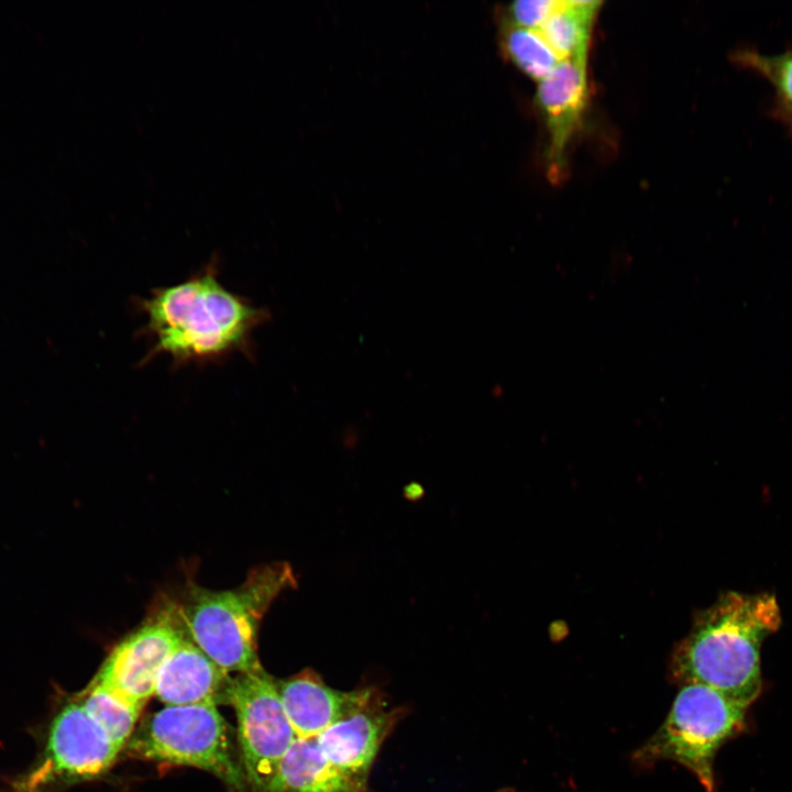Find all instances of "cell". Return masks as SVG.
I'll return each instance as SVG.
<instances>
[{
    "instance_id": "obj_4",
    "label": "cell",
    "mask_w": 792,
    "mask_h": 792,
    "mask_svg": "<svg viewBox=\"0 0 792 792\" xmlns=\"http://www.w3.org/2000/svg\"><path fill=\"white\" fill-rule=\"evenodd\" d=\"M748 707L708 686L682 684L666 719L634 759L642 766L674 761L690 770L705 792H716V754L746 728Z\"/></svg>"
},
{
    "instance_id": "obj_10",
    "label": "cell",
    "mask_w": 792,
    "mask_h": 792,
    "mask_svg": "<svg viewBox=\"0 0 792 792\" xmlns=\"http://www.w3.org/2000/svg\"><path fill=\"white\" fill-rule=\"evenodd\" d=\"M397 711L389 708L372 688L366 700L339 719L316 740L327 760L341 773L367 787L376 755L397 722Z\"/></svg>"
},
{
    "instance_id": "obj_18",
    "label": "cell",
    "mask_w": 792,
    "mask_h": 792,
    "mask_svg": "<svg viewBox=\"0 0 792 792\" xmlns=\"http://www.w3.org/2000/svg\"><path fill=\"white\" fill-rule=\"evenodd\" d=\"M749 62L772 80L792 107V52L772 58L754 55Z\"/></svg>"
},
{
    "instance_id": "obj_17",
    "label": "cell",
    "mask_w": 792,
    "mask_h": 792,
    "mask_svg": "<svg viewBox=\"0 0 792 792\" xmlns=\"http://www.w3.org/2000/svg\"><path fill=\"white\" fill-rule=\"evenodd\" d=\"M559 3V0L515 1L502 9L499 23L539 30Z\"/></svg>"
},
{
    "instance_id": "obj_16",
    "label": "cell",
    "mask_w": 792,
    "mask_h": 792,
    "mask_svg": "<svg viewBox=\"0 0 792 792\" xmlns=\"http://www.w3.org/2000/svg\"><path fill=\"white\" fill-rule=\"evenodd\" d=\"M499 44L503 54L537 81L544 78L561 61L539 30L499 23Z\"/></svg>"
},
{
    "instance_id": "obj_9",
    "label": "cell",
    "mask_w": 792,
    "mask_h": 792,
    "mask_svg": "<svg viewBox=\"0 0 792 792\" xmlns=\"http://www.w3.org/2000/svg\"><path fill=\"white\" fill-rule=\"evenodd\" d=\"M588 58H569L538 81L536 102L548 131L547 175L553 183L563 179L566 152L581 125L588 99Z\"/></svg>"
},
{
    "instance_id": "obj_8",
    "label": "cell",
    "mask_w": 792,
    "mask_h": 792,
    "mask_svg": "<svg viewBox=\"0 0 792 792\" xmlns=\"http://www.w3.org/2000/svg\"><path fill=\"white\" fill-rule=\"evenodd\" d=\"M185 636L170 614L144 624L114 647L94 682L145 705L163 663Z\"/></svg>"
},
{
    "instance_id": "obj_13",
    "label": "cell",
    "mask_w": 792,
    "mask_h": 792,
    "mask_svg": "<svg viewBox=\"0 0 792 792\" xmlns=\"http://www.w3.org/2000/svg\"><path fill=\"white\" fill-rule=\"evenodd\" d=\"M266 792H367L337 770L324 757L316 738H296Z\"/></svg>"
},
{
    "instance_id": "obj_11",
    "label": "cell",
    "mask_w": 792,
    "mask_h": 792,
    "mask_svg": "<svg viewBox=\"0 0 792 792\" xmlns=\"http://www.w3.org/2000/svg\"><path fill=\"white\" fill-rule=\"evenodd\" d=\"M278 695L297 738H317L361 705L372 688L339 691L311 669L276 681Z\"/></svg>"
},
{
    "instance_id": "obj_14",
    "label": "cell",
    "mask_w": 792,
    "mask_h": 792,
    "mask_svg": "<svg viewBox=\"0 0 792 792\" xmlns=\"http://www.w3.org/2000/svg\"><path fill=\"white\" fill-rule=\"evenodd\" d=\"M601 2L595 0L560 1L539 29L559 58H588L593 24Z\"/></svg>"
},
{
    "instance_id": "obj_6",
    "label": "cell",
    "mask_w": 792,
    "mask_h": 792,
    "mask_svg": "<svg viewBox=\"0 0 792 792\" xmlns=\"http://www.w3.org/2000/svg\"><path fill=\"white\" fill-rule=\"evenodd\" d=\"M227 701L234 707L244 774L254 792H266L297 736L276 682L261 667L231 678Z\"/></svg>"
},
{
    "instance_id": "obj_15",
    "label": "cell",
    "mask_w": 792,
    "mask_h": 792,
    "mask_svg": "<svg viewBox=\"0 0 792 792\" xmlns=\"http://www.w3.org/2000/svg\"><path fill=\"white\" fill-rule=\"evenodd\" d=\"M81 703L89 716L120 748L130 738L144 706L95 682Z\"/></svg>"
},
{
    "instance_id": "obj_7",
    "label": "cell",
    "mask_w": 792,
    "mask_h": 792,
    "mask_svg": "<svg viewBox=\"0 0 792 792\" xmlns=\"http://www.w3.org/2000/svg\"><path fill=\"white\" fill-rule=\"evenodd\" d=\"M120 750L81 702H70L53 718L42 756L11 783V792H48L97 777L112 766Z\"/></svg>"
},
{
    "instance_id": "obj_1",
    "label": "cell",
    "mask_w": 792,
    "mask_h": 792,
    "mask_svg": "<svg viewBox=\"0 0 792 792\" xmlns=\"http://www.w3.org/2000/svg\"><path fill=\"white\" fill-rule=\"evenodd\" d=\"M212 260L187 279L151 290L138 300L150 348L142 362L166 355L175 364L253 354V336L271 315L229 290Z\"/></svg>"
},
{
    "instance_id": "obj_5",
    "label": "cell",
    "mask_w": 792,
    "mask_h": 792,
    "mask_svg": "<svg viewBox=\"0 0 792 792\" xmlns=\"http://www.w3.org/2000/svg\"><path fill=\"white\" fill-rule=\"evenodd\" d=\"M131 749L142 758L206 770L237 789L243 783L217 705L165 706L146 723Z\"/></svg>"
},
{
    "instance_id": "obj_3",
    "label": "cell",
    "mask_w": 792,
    "mask_h": 792,
    "mask_svg": "<svg viewBox=\"0 0 792 792\" xmlns=\"http://www.w3.org/2000/svg\"><path fill=\"white\" fill-rule=\"evenodd\" d=\"M296 583L288 563H271L249 572L233 590H189L179 618L187 636L224 672L246 673L261 667L260 624L274 602Z\"/></svg>"
},
{
    "instance_id": "obj_2",
    "label": "cell",
    "mask_w": 792,
    "mask_h": 792,
    "mask_svg": "<svg viewBox=\"0 0 792 792\" xmlns=\"http://www.w3.org/2000/svg\"><path fill=\"white\" fill-rule=\"evenodd\" d=\"M780 625L774 595L726 592L696 614L671 653L670 675L680 685L702 684L749 706L762 688V642Z\"/></svg>"
},
{
    "instance_id": "obj_12",
    "label": "cell",
    "mask_w": 792,
    "mask_h": 792,
    "mask_svg": "<svg viewBox=\"0 0 792 792\" xmlns=\"http://www.w3.org/2000/svg\"><path fill=\"white\" fill-rule=\"evenodd\" d=\"M230 679L186 634L163 663L154 695L166 706L217 705L227 701Z\"/></svg>"
}]
</instances>
